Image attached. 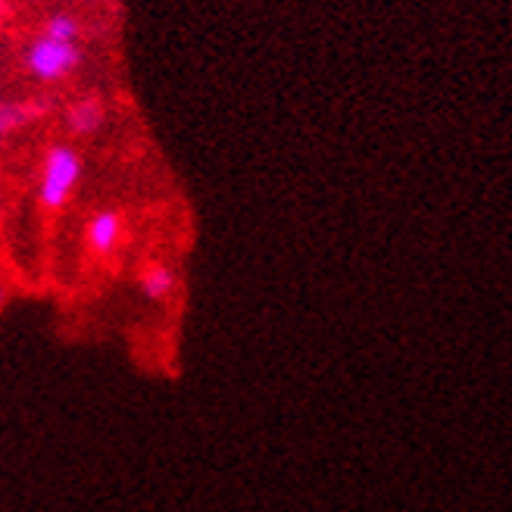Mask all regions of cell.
<instances>
[{"mask_svg": "<svg viewBox=\"0 0 512 512\" xmlns=\"http://www.w3.org/2000/svg\"><path fill=\"white\" fill-rule=\"evenodd\" d=\"M85 175L82 153L72 144H50L44 150L41 182H38V203L47 213H60L69 207L72 194L79 191Z\"/></svg>", "mask_w": 512, "mask_h": 512, "instance_id": "6da1fadb", "label": "cell"}, {"mask_svg": "<svg viewBox=\"0 0 512 512\" xmlns=\"http://www.w3.org/2000/svg\"><path fill=\"white\" fill-rule=\"evenodd\" d=\"M22 66L38 85H60L82 66V47L57 41L41 32L29 47L22 50Z\"/></svg>", "mask_w": 512, "mask_h": 512, "instance_id": "7a4b0ae2", "label": "cell"}, {"mask_svg": "<svg viewBox=\"0 0 512 512\" xmlns=\"http://www.w3.org/2000/svg\"><path fill=\"white\" fill-rule=\"evenodd\" d=\"M125 222L116 210H97L85 225V244L94 256H113L122 244Z\"/></svg>", "mask_w": 512, "mask_h": 512, "instance_id": "3957f363", "label": "cell"}, {"mask_svg": "<svg viewBox=\"0 0 512 512\" xmlns=\"http://www.w3.org/2000/svg\"><path fill=\"white\" fill-rule=\"evenodd\" d=\"M63 122H66V132L75 135V138H94L100 128L107 125V107L100 97H79L72 100L63 113Z\"/></svg>", "mask_w": 512, "mask_h": 512, "instance_id": "277c9868", "label": "cell"}, {"mask_svg": "<svg viewBox=\"0 0 512 512\" xmlns=\"http://www.w3.org/2000/svg\"><path fill=\"white\" fill-rule=\"evenodd\" d=\"M44 116L41 100H13V97H0V141L22 132L25 125H32L35 119Z\"/></svg>", "mask_w": 512, "mask_h": 512, "instance_id": "5b68a950", "label": "cell"}, {"mask_svg": "<svg viewBox=\"0 0 512 512\" xmlns=\"http://www.w3.org/2000/svg\"><path fill=\"white\" fill-rule=\"evenodd\" d=\"M138 288H141V294H144L147 300L163 303V300H169V297L175 294V288H178V275H175V269L166 266V263H147V266L141 269V275H138Z\"/></svg>", "mask_w": 512, "mask_h": 512, "instance_id": "8992f818", "label": "cell"}, {"mask_svg": "<svg viewBox=\"0 0 512 512\" xmlns=\"http://www.w3.org/2000/svg\"><path fill=\"white\" fill-rule=\"evenodd\" d=\"M44 35L50 38H57V41H66V44H79L82 41V22L75 19L72 13H54V16H47L44 22Z\"/></svg>", "mask_w": 512, "mask_h": 512, "instance_id": "52a82bcc", "label": "cell"}, {"mask_svg": "<svg viewBox=\"0 0 512 512\" xmlns=\"http://www.w3.org/2000/svg\"><path fill=\"white\" fill-rule=\"evenodd\" d=\"M4 306H7V285L0 281V310H4Z\"/></svg>", "mask_w": 512, "mask_h": 512, "instance_id": "ba28073f", "label": "cell"}, {"mask_svg": "<svg viewBox=\"0 0 512 512\" xmlns=\"http://www.w3.org/2000/svg\"><path fill=\"white\" fill-rule=\"evenodd\" d=\"M4 16H7V10H4V4H0V29H4Z\"/></svg>", "mask_w": 512, "mask_h": 512, "instance_id": "9c48e42d", "label": "cell"}]
</instances>
